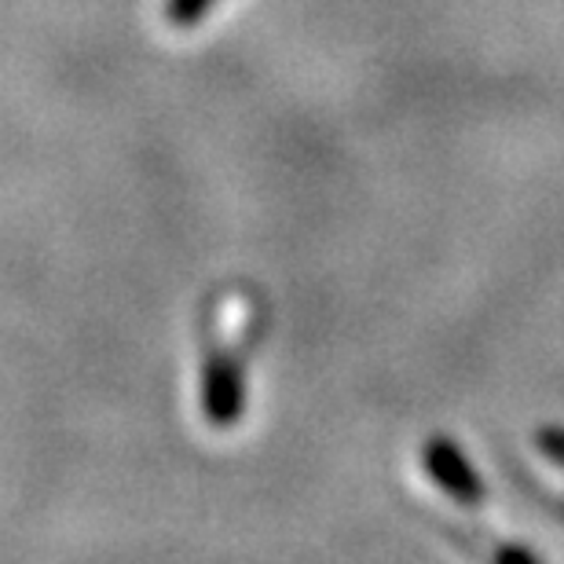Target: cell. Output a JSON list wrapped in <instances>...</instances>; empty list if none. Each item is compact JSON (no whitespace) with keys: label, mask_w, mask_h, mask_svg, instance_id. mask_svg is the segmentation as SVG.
Listing matches in <instances>:
<instances>
[{"label":"cell","mask_w":564,"mask_h":564,"mask_svg":"<svg viewBox=\"0 0 564 564\" xmlns=\"http://www.w3.org/2000/svg\"><path fill=\"white\" fill-rule=\"evenodd\" d=\"M425 473L444 488L451 499L462 506H480L484 502V480L477 477V469L469 466V458L451 444L447 436H429L422 447Z\"/></svg>","instance_id":"6da1fadb"},{"label":"cell","mask_w":564,"mask_h":564,"mask_svg":"<svg viewBox=\"0 0 564 564\" xmlns=\"http://www.w3.org/2000/svg\"><path fill=\"white\" fill-rule=\"evenodd\" d=\"M202 403H206V419L217 429H228L239 422L246 403V381L239 359L228 352H213L206 359V375H202Z\"/></svg>","instance_id":"7a4b0ae2"},{"label":"cell","mask_w":564,"mask_h":564,"mask_svg":"<svg viewBox=\"0 0 564 564\" xmlns=\"http://www.w3.org/2000/svg\"><path fill=\"white\" fill-rule=\"evenodd\" d=\"M217 0H165V19L173 26H195L213 11Z\"/></svg>","instance_id":"3957f363"},{"label":"cell","mask_w":564,"mask_h":564,"mask_svg":"<svg viewBox=\"0 0 564 564\" xmlns=\"http://www.w3.org/2000/svg\"><path fill=\"white\" fill-rule=\"evenodd\" d=\"M539 451H543L546 458H554L557 466H564V429H539Z\"/></svg>","instance_id":"277c9868"},{"label":"cell","mask_w":564,"mask_h":564,"mask_svg":"<svg viewBox=\"0 0 564 564\" xmlns=\"http://www.w3.org/2000/svg\"><path fill=\"white\" fill-rule=\"evenodd\" d=\"M499 561H535V557L528 554V550H502Z\"/></svg>","instance_id":"5b68a950"},{"label":"cell","mask_w":564,"mask_h":564,"mask_svg":"<svg viewBox=\"0 0 564 564\" xmlns=\"http://www.w3.org/2000/svg\"><path fill=\"white\" fill-rule=\"evenodd\" d=\"M561 517H564V506H561Z\"/></svg>","instance_id":"8992f818"}]
</instances>
